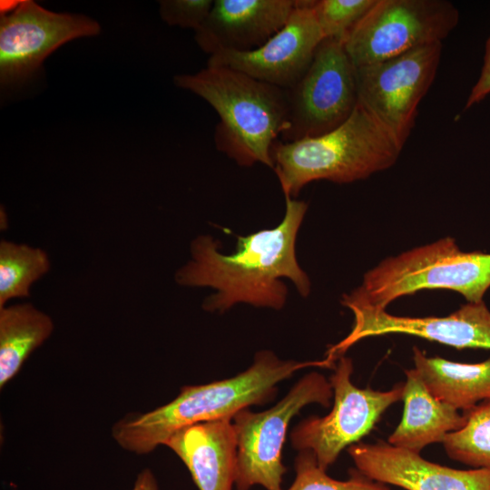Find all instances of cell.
I'll return each instance as SVG.
<instances>
[{
	"label": "cell",
	"mask_w": 490,
	"mask_h": 490,
	"mask_svg": "<svg viewBox=\"0 0 490 490\" xmlns=\"http://www.w3.org/2000/svg\"><path fill=\"white\" fill-rule=\"evenodd\" d=\"M404 145L361 103L337 128L318 136L273 144V170L284 196L295 198L314 181L348 183L391 167Z\"/></svg>",
	"instance_id": "obj_4"
},
{
	"label": "cell",
	"mask_w": 490,
	"mask_h": 490,
	"mask_svg": "<svg viewBox=\"0 0 490 490\" xmlns=\"http://www.w3.org/2000/svg\"><path fill=\"white\" fill-rule=\"evenodd\" d=\"M458 20L457 9L446 0H377L344 47L355 67L368 65L442 43Z\"/></svg>",
	"instance_id": "obj_7"
},
{
	"label": "cell",
	"mask_w": 490,
	"mask_h": 490,
	"mask_svg": "<svg viewBox=\"0 0 490 490\" xmlns=\"http://www.w3.org/2000/svg\"><path fill=\"white\" fill-rule=\"evenodd\" d=\"M377 0H313L312 10L324 39L344 42Z\"/></svg>",
	"instance_id": "obj_23"
},
{
	"label": "cell",
	"mask_w": 490,
	"mask_h": 490,
	"mask_svg": "<svg viewBox=\"0 0 490 490\" xmlns=\"http://www.w3.org/2000/svg\"><path fill=\"white\" fill-rule=\"evenodd\" d=\"M297 0H215L195 41L206 54L259 48L288 22Z\"/></svg>",
	"instance_id": "obj_15"
},
{
	"label": "cell",
	"mask_w": 490,
	"mask_h": 490,
	"mask_svg": "<svg viewBox=\"0 0 490 490\" xmlns=\"http://www.w3.org/2000/svg\"><path fill=\"white\" fill-rule=\"evenodd\" d=\"M357 470L374 481L406 490H490V470L454 469L387 442L358 443L348 450Z\"/></svg>",
	"instance_id": "obj_14"
},
{
	"label": "cell",
	"mask_w": 490,
	"mask_h": 490,
	"mask_svg": "<svg viewBox=\"0 0 490 490\" xmlns=\"http://www.w3.org/2000/svg\"><path fill=\"white\" fill-rule=\"evenodd\" d=\"M312 4L313 0H297L285 25L259 48L221 51L210 55L207 65L229 67L284 90L292 88L324 40Z\"/></svg>",
	"instance_id": "obj_13"
},
{
	"label": "cell",
	"mask_w": 490,
	"mask_h": 490,
	"mask_svg": "<svg viewBox=\"0 0 490 490\" xmlns=\"http://www.w3.org/2000/svg\"><path fill=\"white\" fill-rule=\"evenodd\" d=\"M352 372V360L345 356L338 358L329 378L334 398L331 411L322 417L302 420L290 433L292 446L311 450L324 470L343 449L368 435L387 408L403 397L401 383L387 391L358 388L351 381Z\"/></svg>",
	"instance_id": "obj_9"
},
{
	"label": "cell",
	"mask_w": 490,
	"mask_h": 490,
	"mask_svg": "<svg viewBox=\"0 0 490 490\" xmlns=\"http://www.w3.org/2000/svg\"><path fill=\"white\" fill-rule=\"evenodd\" d=\"M490 287V253L463 251L450 237L382 260L341 304L386 309L395 299L423 289H449L467 302L483 301Z\"/></svg>",
	"instance_id": "obj_5"
},
{
	"label": "cell",
	"mask_w": 490,
	"mask_h": 490,
	"mask_svg": "<svg viewBox=\"0 0 490 490\" xmlns=\"http://www.w3.org/2000/svg\"><path fill=\"white\" fill-rule=\"evenodd\" d=\"M285 201L284 217L276 227L239 236L230 254L220 252V242L210 235L194 239L191 260L176 272V282L215 289L202 304L210 312L222 313L240 303L279 310L288 298L283 279L308 297L311 283L296 256L297 235L308 204L290 196H285Z\"/></svg>",
	"instance_id": "obj_1"
},
{
	"label": "cell",
	"mask_w": 490,
	"mask_h": 490,
	"mask_svg": "<svg viewBox=\"0 0 490 490\" xmlns=\"http://www.w3.org/2000/svg\"><path fill=\"white\" fill-rule=\"evenodd\" d=\"M466 422L443 441L448 456L475 468L490 470V400L466 412Z\"/></svg>",
	"instance_id": "obj_21"
},
{
	"label": "cell",
	"mask_w": 490,
	"mask_h": 490,
	"mask_svg": "<svg viewBox=\"0 0 490 490\" xmlns=\"http://www.w3.org/2000/svg\"><path fill=\"white\" fill-rule=\"evenodd\" d=\"M173 83L205 100L218 113V151L242 167L262 163L273 169L271 150L288 122L286 90L214 65L175 75Z\"/></svg>",
	"instance_id": "obj_3"
},
{
	"label": "cell",
	"mask_w": 490,
	"mask_h": 490,
	"mask_svg": "<svg viewBox=\"0 0 490 490\" xmlns=\"http://www.w3.org/2000/svg\"><path fill=\"white\" fill-rule=\"evenodd\" d=\"M442 43L426 44L396 57L355 67L358 100L405 145L417 107L431 86Z\"/></svg>",
	"instance_id": "obj_10"
},
{
	"label": "cell",
	"mask_w": 490,
	"mask_h": 490,
	"mask_svg": "<svg viewBox=\"0 0 490 490\" xmlns=\"http://www.w3.org/2000/svg\"><path fill=\"white\" fill-rule=\"evenodd\" d=\"M131 490H159L157 480L152 470L149 468L142 470Z\"/></svg>",
	"instance_id": "obj_26"
},
{
	"label": "cell",
	"mask_w": 490,
	"mask_h": 490,
	"mask_svg": "<svg viewBox=\"0 0 490 490\" xmlns=\"http://www.w3.org/2000/svg\"><path fill=\"white\" fill-rule=\"evenodd\" d=\"M348 309L354 323L346 338L328 348L325 358L333 363L359 340L387 334L416 336L456 348L490 349V311L483 301L467 302L446 317H400L386 309Z\"/></svg>",
	"instance_id": "obj_12"
},
{
	"label": "cell",
	"mask_w": 490,
	"mask_h": 490,
	"mask_svg": "<svg viewBox=\"0 0 490 490\" xmlns=\"http://www.w3.org/2000/svg\"><path fill=\"white\" fill-rule=\"evenodd\" d=\"M415 368L429 391L439 400L465 413L490 400V358L465 364L429 358L413 348Z\"/></svg>",
	"instance_id": "obj_18"
},
{
	"label": "cell",
	"mask_w": 490,
	"mask_h": 490,
	"mask_svg": "<svg viewBox=\"0 0 490 490\" xmlns=\"http://www.w3.org/2000/svg\"><path fill=\"white\" fill-rule=\"evenodd\" d=\"M294 466L296 476L288 490H390L385 484L368 478L357 469L349 472L348 480L328 476L311 450L299 451Z\"/></svg>",
	"instance_id": "obj_22"
},
{
	"label": "cell",
	"mask_w": 490,
	"mask_h": 490,
	"mask_svg": "<svg viewBox=\"0 0 490 490\" xmlns=\"http://www.w3.org/2000/svg\"><path fill=\"white\" fill-rule=\"evenodd\" d=\"M100 32L99 23L86 15L53 12L32 0L20 1L0 20L1 86L24 83L60 46Z\"/></svg>",
	"instance_id": "obj_11"
},
{
	"label": "cell",
	"mask_w": 490,
	"mask_h": 490,
	"mask_svg": "<svg viewBox=\"0 0 490 490\" xmlns=\"http://www.w3.org/2000/svg\"><path fill=\"white\" fill-rule=\"evenodd\" d=\"M54 324L30 303L0 308V388L20 371L28 357L52 335Z\"/></svg>",
	"instance_id": "obj_19"
},
{
	"label": "cell",
	"mask_w": 490,
	"mask_h": 490,
	"mask_svg": "<svg viewBox=\"0 0 490 490\" xmlns=\"http://www.w3.org/2000/svg\"><path fill=\"white\" fill-rule=\"evenodd\" d=\"M490 93V36L485 42L484 64L480 76L472 88L465 108L468 109Z\"/></svg>",
	"instance_id": "obj_25"
},
{
	"label": "cell",
	"mask_w": 490,
	"mask_h": 490,
	"mask_svg": "<svg viewBox=\"0 0 490 490\" xmlns=\"http://www.w3.org/2000/svg\"><path fill=\"white\" fill-rule=\"evenodd\" d=\"M332 397L330 382L313 371L301 377L272 407L262 412L248 408L239 411L232 417L237 440V490H249L256 485L266 490H282L287 471L282 447L291 419L309 404L328 407Z\"/></svg>",
	"instance_id": "obj_6"
},
{
	"label": "cell",
	"mask_w": 490,
	"mask_h": 490,
	"mask_svg": "<svg viewBox=\"0 0 490 490\" xmlns=\"http://www.w3.org/2000/svg\"><path fill=\"white\" fill-rule=\"evenodd\" d=\"M402 399L403 416L387 443L420 454L433 443H443L446 436L462 428L466 414L437 399L426 387L416 368L405 371Z\"/></svg>",
	"instance_id": "obj_17"
},
{
	"label": "cell",
	"mask_w": 490,
	"mask_h": 490,
	"mask_svg": "<svg viewBox=\"0 0 490 490\" xmlns=\"http://www.w3.org/2000/svg\"><path fill=\"white\" fill-rule=\"evenodd\" d=\"M231 420L181 428L164 444L184 463L199 490H232L235 485L237 440Z\"/></svg>",
	"instance_id": "obj_16"
},
{
	"label": "cell",
	"mask_w": 490,
	"mask_h": 490,
	"mask_svg": "<svg viewBox=\"0 0 490 490\" xmlns=\"http://www.w3.org/2000/svg\"><path fill=\"white\" fill-rule=\"evenodd\" d=\"M212 0H162L159 1L161 18L171 26L198 30L207 19Z\"/></svg>",
	"instance_id": "obj_24"
},
{
	"label": "cell",
	"mask_w": 490,
	"mask_h": 490,
	"mask_svg": "<svg viewBox=\"0 0 490 490\" xmlns=\"http://www.w3.org/2000/svg\"><path fill=\"white\" fill-rule=\"evenodd\" d=\"M309 367L335 368L336 365L326 358L283 360L272 351H260L252 365L234 377L208 384L183 386L171 402L145 413L125 415L113 424L112 436L130 453L149 454L164 446L181 428L218 419H232L242 409L271 401L279 382Z\"/></svg>",
	"instance_id": "obj_2"
},
{
	"label": "cell",
	"mask_w": 490,
	"mask_h": 490,
	"mask_svg": "<svg viewBox=\"0 0 490 490\" xmlns=\"http://www.w3.org/2000/svg\"><path fill=\"white\" fill-rule=\"evenodd\" d=\"M282 142L324 134L343 123L358 104L356 69L344 43L324 39L313 60L290 89Z\"/></svg>",
	"instance_id": "obj_8"
},
{
	"label": "cell",
	"mask_w": 490,
	"mask_h": 490,
	"mask_svg": "<svg viewBox=\"0 0 490 490\" xmlns=\"http://www.w3.org/2000/svg\"><path fill=\"white\" fill-rule=\"evenodd\" d=\"M50 270L47 253L40 248L0 242V308L13 299L29 296L31 286Z\"/></svg>",
	"instance_id": "obj_20"
}]
</instances>
